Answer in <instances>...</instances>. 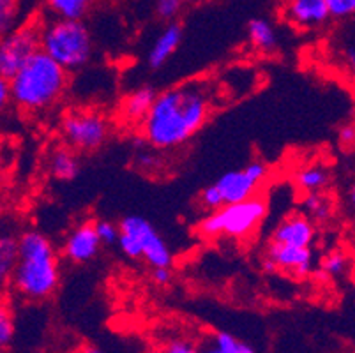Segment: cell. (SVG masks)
Instances as JSON below:
<instances>
[{"instance_id":"1","label":"cell","mask_w":355,"mask_h":353,"mask_svg":"<svg viewBox=\"0 0 355 353\" xmlns=\"http://www.w3.org/2000/svg\"><path fill=\"white\" fill-rule=\"evenodd\" d=\"M211 92L203 82H191L157 94L145 121L144 140L157 150L184 145L211 115Z\"/></svg>"},{"instance_id":"2","label":"cell","mask_w":355,"mask_h":353,"mask_svg":"<svg viewBox=\"0 0 355 353\" xmlns=\"http://www.w3.org/2000/svg\"><path fill=\"white\" fill-rule=\"evenodd\" d=\"M20 258L11 276L18 295L28 300H43L57 290L60 279L59 260L53 244L44 233L28 230L18 237Z\"/></svg>"},{"instance_id":"3","label":"cell","mask_w":355,"mask_h":353,"mask_svg":"<svg viewBox=\"0 0 355 353\" xmlns=\"http://www.w3.org/2000/svg\"><path fill=\"white\" fill-rule=\"evenodd\" d=\"M67 74L69 71L64 69L46 51H35L9 80L11 101L28 113L48 110L66 92Z\"/></svg>"},{"instance_id":"4","label":"cell","mask_w":355,"mask_h":353,"mask_svg":"<svg viewBox=\"0 0 355 353\" xmlns=\"http://www.w3.org/2000/svg\"><path fill=\"white\" fill-rule=\"evenodd\" d=\"M41 50L66 71H80L85 67L94 53V43L89 27L82 19L55 18L43 25Z\"/></svg>"},{"instance_id":"5","label":"cell","mask_w":355,"mask_h":353,"mask_svg":"<svg viewBox=\"0 0 355 353\" xmlns=\"http://www.w3.org/2000/svg\"><path fill=\"white\" fill-rule=\"evenodd\" d=\"M267 216V202L260 196H251L244 202L225 205L209 212L200 221V235L207 239H244L254 232Z\"/></svg>"},{"instance_id":"6","label":"cell","mask_w":355,"mask_h":353,"mask_svg":"<svg viewBox=\"0 0 355 353\" xmlns=\"http://www.w3.org/2000/svg\"><path fill=\"white\" fill-rule=\"evenodd\" d=\"M119 248L128 258H144L150 267H172L173 255L157 230L141 216H125L121 223Z\"/></svg>"},{"instance_id":"7","label":"cell","mask_w":355,"mask_h":353,"mask_svg":"<svg viewBox=\"0 0 355 353\" xmlns=\"http://www.w3.org/2000/svg\"><path fill=\"white\" fill-rule=\"evenodd\" d=\"M60 132L71 148L80 152L98 150L110 136V124L105 117L92 110H74L60 124Z\"/></svg>"},{"instance_id":"8","label":"cell","mask_w":355,"mask_h":353,"mask_svg":"<svg viewBox=\"0 0 355 353\" xmlns=\"http://www.w3.org/2000/svg\"><path fill=\"white\" fill-rule=\"evenodd\" d=\"M43 25L27 24L2 37L0 44V74L11 80L28 58L41 50Z\"/></svg>"},{"instance_id":"9","label":"cell","mask_w":355,"mask_h":353,"mask_svg":"<svg viewBox=\"0 0 355 353\" xmlns=\"http://www.w3.org/2000/svg\"><path fill=\"white\" fill-rule=\"evenodd\" d=\"M269 177V166L263 161H251L241 170H232L221 175L214 182L223 207L244 202L257 193L258 186Z\"/></svg>"},{"instance_id":"10","label":"cell","mask_w":355,"mask_h":353,"mask_svg":"<svg viewBox=\"0 0 355 353\" xmlns=\"http://www.w3.org/2000/svg\"><path fill=\"white\" fill-rule=\"evenodd\" d=\"M282 16L299 31H315L331 19L325 0H283Z\"/></svg>"},{"instance_id":"11","label":"cell","mask_w":355,"mask_h":353,"mask_svg":"<svg viewBox=\"0 0 355 353\" xmlns=\"http://www.w3.org/2000/svg\"><path fill=\"white\" fill-rule=\"evenodd\" d=\"M277 270L290 272L295 277L308 276L313 268V251L311 248H299V246L279 244L270 241L267 248V257Z\"/></svg>"},{"instance_id":"12","label":"cell","mask_w":355,"mask_h":353,"mask_svg":"<svg viewBox=\"0 0 355 353\" xmlns=\"http://www.w3.org/2000/svg\"><path fill=\"white\" fill-rule=\"evenodd\" d=\"M101 244L96 223H82L67 235L64 242V257L73 264H87L96 258Z\"/></svg>"},{"instance_id":"13","label":"cell","mask_w":355,"mask_h":353,"mask_svg":"<svg viewBox=\"0 0 355 353\" xmlns=\"http://www.w3.org/2000/svg\"><path fill=\"white\" fill-rule=\"evenodd\" d=\"M272 241L279 244L311 248L315 241V226L306 216H288L274 228Z\"/></svg>"},{"instance_id":"14","label":"cell","mask_w":355,"mask_h":353,"mask_svg":"<svg viewBox=\"0 0 355 353\" xmlns=\"http://www.w3.org/2000/svg\"><path fill=\"white\" fill-rule=\"evenodd\" d=\"M184 31L179 24L175 21H170L166 27L161 31V34L157 35L156 41H154L153 48L148 50L147 55V64L153 69H159L164 64L170 60L173 53L177 51V48L182 43Z\"/></svg>"},{"instance_id":"15","label":"cell","mask_w":355,"mask_h":353,"mask_svg":"<svg viewBox=\"0 0 355 353\" xmlns=\"http://www.w3.org/2000/svg\"><path fill=\"white\" fill-rule=\"evenodd\" d=\"M157 90L150 85H145L124 97L121 112L128 122H144L153 105L157 99Z\"/></svg>"},{"instance_id":"16","label":"cell","mask_w":355,"mask_h":353,"mask_svg":"<svg viewBox=\"0 0 355 353\" xmlns=\"http://www.w3.org/2000/svg\"><path fill=\"white\" fill-rule=\"evenodd\" d=\"M48 168H50L51 177H53L55 180H60V182L74 180L80 173L78 157H76V154L67 147H59L51 152L50 161H48Z\"/></svg>"},{"instance_id":"17","label":"cell","mask_w":355,"mask_h":353,"mask_svg":"<svg viewBox=\"0 0 355 353\" xmlns=\"http://www.w3.org/2000/svg\"><path fill=\"white\" fill-rule=\"evenodd\" d=\"M248 37L250 43L258 51H274L277 46V34L274 25L267 18H253L248 24Z\"/></svg>"},{"instance_id":"18","label":"cell","mask_w":355,"mask_h":353,"mask_svg":"<svg viewBox=\"0 0 355 353\" xmlns=\"http://www.w3.org/2000/svg\"><path fill=\"white\" fill-rule=\"evenodd\" d=\"M293 180H295L297 187L304 193H315V191H324L327 187L331 175H329L327 168L322 164H309V166L297 170Z\"/></svg>"},{"instance_id":"19","label":"cell","mask_w":355,"mask_h":353,"mask_svg":"<svg viewBox=\"0 0 355 353\" xmlns=\"http://www.w3.org/2000/svg\"><path fill=\"white\" fill-rule=\"evenodd\" d=\"M44 2L57 18L82 19L98 0H44Z\"/></svg>"},{"instance_id":"20","label":"cell","mask_w":355,"mask_h":353,"mask_svg":"<svg viewBox=\"0 0 355 353\" xmlns=\"http://www.w3.org/2000/svg\"><path fill=\"white\" fill-rule=\"evenodd\" d=\"M18 258H20L18 239H15L12 235H2L0 239V279L2 283L11 279Z\"/></svg>"},{"instance_id":"21","label":"cell","mask_w":355,"mask_h":353,"mask_svg":"<svg viewBox=\"0 0 355 353\" xmlns=\"http://www.w3.org/2000/svg\"><path fill=\"white\" fill-rule=\"evenodd\" d=\"M302 207H304L309 218L316 219V221H327L332 216V210H334L331 198L324 191L306 193L304 200H302Z\"/></svg>"},{"instance_id":"22","label":"cell","mask_w":355,"mask_h":353,"mask_svg":"<svg viewBox=\"0 0 355 353\" xmlns=\"http://www.w3.org/2000/svg\"><path fill=\"white\" fill-rule=\"evenodd\" d=\"M354 265L350 264V258L343 251H332L322 260V270L329 277H341L348 270L352 272Z\"/></svg>"},{"instance_id":"23","label":"cell","mask_w":355,"mask_h":353,"mask_svg":"<svg viewBox=\"0 0 355 353\" xmlns=\"http://www.w3.org/2000/svg\"><path fill=\"white\" fill-rule=\"evenodd\" d=\"M340 57L343 66L355 80V25L348 28V34L343 35L340 43Z\"/></svg>"},{"instance_id":"24","label":"cell","mask_w":355,"mask_h":353,"mask_svg":"<svg viewBox=\"0 0 355 353\" xmlns=\"http://www.w3.org/2000/svg\"><path fill=\"white\" fill-rule=\"evenodd\" d=\"M214 343L225 353H257V350H254L253 346L241 341V339L228 334V332H218V334L214 336Z\"/></svg>"},{"instance_id":"25","label":"cell","mask_w":355,"mask_h":353,"mask_svg":"<svg viewBox=\"0 0 355 353\" xmlns=\"http://www.w3.org/2000/svg\"><path fill=\"white\" fill-rule=\"evenodd\" d=\"M16 15H18V0H0V31H2V35L15 31Z\"/></svg>"},{"instance_id":"26","label":"cell","mask_w":355,"mask_h":353,"mask_svg":"<svg viewBox=\"0 0 355 353\" xmlns=\"http://www.w3.org/2000/svg\"><path fill=\"white\" fill-rule=\"evenodd\" d=\"M329 12L332 19H345L355 18V0H325Z\"/></svg>"},{"instance_id":"27","label":"cell","mask_w":355,"mask_h":353,"mask_svg":"<svg viewBox=\"0 0 355 353\" xmlns=\"http://www.w3.org/2000/svg\"><path fill=\"white\" fill-rule=\"evenodd\" d=\"M184 8V0H157L156 15L163 21H173Z\"/></svg>"},{"instance_id":"28","label":"cell","mask_w":355,"mask_h":353,"mask_svg":"<svg viewBox=\"0 0 355 353\" xmlns=\"http://www.w3.org/2000/svg\"><path fill=\"white\" fill-rule=\"evenodd\" d=\"M96 230H98V235L103 244H117L119 237H121V226L108 221V219L96 221Z\"/></svg>"},{"instance_id":"29","label":"cell","mask_w":355,"mask_h":353,"mask_svg":"<svg viewBox=\"0 0 355 353\" xmlns=\"http://www.w3.org/2000/svg\"><path fill=\"white\" fill-rule=\"evenodd\" d=\"M157 148H154L153 145H148L147 148H140L137 152V164L138 168L141 170H147V171H154L159 164V157L156 154Z\"/></svg>"},{"instance_id":"30","label":"cell","mask_w":355,"mask_h":353,"mask_svg":"<svg viewBox=\"0 0 355 353\" xmlns=\"http://www.w3.org/2000/svg\"><path fill=\"white\" fill-rule=\"evenodd\" d=\"M12 336H15L12 318L8 315L6 307H2V311H0V345H2V348H8L9 343L12 341Z\"/></svg>"},{"instance_id":"31","label":"cell","mask_w":355,"mask_h":353,"mask_svg":"<svg viewBox=\"0 0 355 353\" xmlns=\"http://www.w3.org/2000/svg\"><path fill=\"white\" fill-rule=\"evenodd\" d=\"M168 353H202V350L196 348L191 341L186 339H172L166 345Z\"/></svg>"},{"instance_id":"32","label":"cell","mask_w":355,"mask_h":353,"mask_svg":"<svg viewBox=\"0 0 355 353\" xmlns=\"http://www.w3.org/2000/svg\"><path fill=\"white\" fill-rule=\"evenodd\" d=\"M172 279V272H170V267H154L153 268V281L159 286H164V284L170 283Z\"/></svg>"},{"instance_id":"33","label":"cell","mask_w":355,"mask_h":353,"mask_svg":"<svg viewBox=\"0 0 355 353\" xmlns=\"http://www.w3.org/2000/svg\"><path fill=\"white\" fill-rule=\"evenodd\" d=\"M340 141L343 145H354L355 144V126L347 124L340 129Z\"/></svg>"},{"instance_id":"34","label":"cell","mask_w":355,"mask_h":353,"mask_svg":"<svg viewBox=\"0 0 355 353\" xmlns=\"http://www.w3.org/2000/svg\"><path fill=\"white\" fill-rule=\"evenodd\" d=\"M11 99V85H9L8 78H0V105L6 108L8 101Z\"/></svg>"},{"instance_id":"35","label":"cell","mask_w":355,"mask_h":353,"mask_svg":"<svg viewBox=\"0 0 355 353\" xmlns=\"http://www.w3.org/2000/svg\"><path fill=\"white\" fill-rule=\"evenodd\" d=\"M348 205H350V209L355 212V187H352V189L348 191Z\"/></svg>"},{"instance_id":"36","label":"cell","mask_w":355,"mask_h":353,"mask_svg":"<svg viewBox=\"0 0 355 353\" xmlns=\"http://www.w3.org/2000/svg\"><path fill=\"white\" fill-rule=\"evenodd\" d=\"M202 353H225V352H223V350L219 348V346L214 343V345L207 346V348H203Z\"/></svg>"},{"instance_id":"37","label":"cell","mask_w":355,"mask_h":353,"mask_svg":"<svg viewBox=\"0 0 355 353\" xmlns=\"http://www.w3.org/2000/svg\"><path fill=\"white\" fill-rule=\"evenodd\" d=\"M145 353H168V350L166 348H150V350H147Z\"/></svg>"},{"instance_id":"38","label":"cell","mask_w":355,"mask_h":353,"mask_svg":"<svg viewBox=\"0 0 355 353\" xmlns=\"http://www.w3.org/2000/svg\"><path fill=\"white\" fill-rule=\"evenodd\" d=\"M89 353H105L101 348H90Z\"/></svg>"},{"instance_id":"39","label":"cell","mask_w":355,"mask_h":353,"mask_svg":"<svg viewBox=\"0 0 355 353\" xmlns=\"http://www.w3.org/2000/svg\"><path fill=\"white\" fill-rule=\"evenodd\" d=\"M352 281H354V286H355V264L354 267H352Z\"/></svg>"},{"instance_id":"40","label":"cell","mask_w":355,"mask_h":353,"mask_svg":"<svg viewBox=\"0 0 355 353\" xmlns=\"http://www.w3.org/2000/svg\"><path fill=\"white\" fill-rule=\"evenodd\" d=\"M184 2H198V0H184Z\"/></svg>"}]
</instances>
